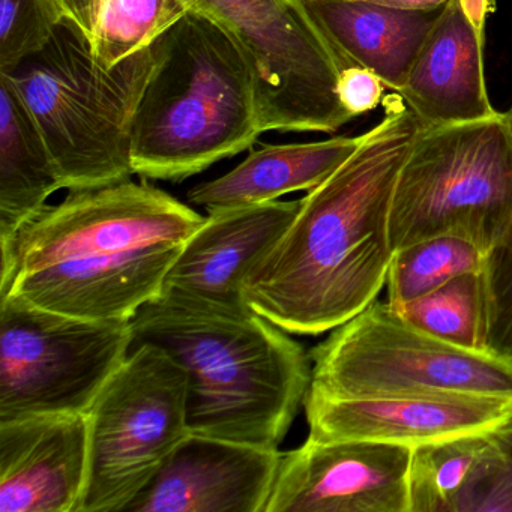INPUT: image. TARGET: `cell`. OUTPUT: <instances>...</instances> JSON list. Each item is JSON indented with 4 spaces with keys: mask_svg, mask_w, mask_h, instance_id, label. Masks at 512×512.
I'll use <instances>...</instances> for the list:
<instances>
[{
    "mask_svg": "<svg viewBox=\"0 0 512 512\" xmlns=\"http://www.w3.org/2000/svg\"><path fill=\"white\" fill-rule=\"evenodd\" d=\"M382 121L325 182L244 281L251 310L289 334L320 335L376 301L394 256L392 197L418 119L388 97Z\"/></svg>",
    "mask_w": 512,
    "mask_h": 512,
    "instance_id": "6da1fadb",
    "label": "cell"
},
{
    "mask_svg": "<svg viewBox=\"0 0 512 512\" xmlns=\"http://www.w3.org/2000/svg\"><path fill=\"white\" fill-rule=\"evenodd\" d=\"M203 223L148 182L70 191L0 247V296L80 319L131 322L163 293Z\"/></svg>",
    "mask_w": 512,
    "mask_h": 512,
    "instance_id": "7a4b0ae2",
    "label": "cell"
},
{
    "mask_svg": "<svg viewBox=\"0 0 512 512\" xmlns=\"http://www.w3.org/2000/svg\"><path fill=\"white\" fill-rule=\"evenodd\" d=\"M134 344H152L187 371L193 434L278 449L311 385L304 347L251 308L161 293L131 320Z\"/></svg>",
    "mask_w": 512,
    "mask_h": 512,
    "instance_id": "3957f363",
    "label": "cell"
},
{
    "mask_svg": "<svg viewBox=\"0 0 512 512\" xmlns=\"http://www.w3.org/2000/svg\"><path fill=\"white\" fill-rule=\"evenodd\" d=\"M155 49L134 119V175L184 181L256 143L263 134L257 77L232 32L190 10Z\"/></svg>",
    "mask_w": 512,
    "mask_h": 512,
    "instance_id": "277c9868",
    "label": "cell"
},
{
    "mask_svg": "<svg viewBox=\"0 0 512 512\" xmlns=\"http://www.w3.org/2000/svg\"><path fill=\"white\" fill-rule=\"evenodd\" d=\"M155 61L154 43L104 67L88 35L65 17L40 52L5 73L43 134L62 188L106 187L134 175V119Z\"/></svg>",
    "mask_w": 512,
    "mask_h": 512,
    "instance_id": "5b68a950",
    "label": "cell"
},
{
    "mask_svg": "<svg viewBox=\"0 0 512 512\" xmlns=\"http://www.w3.org/2000/svg\"><path fill=\"white\" fill-rule=\"evenodd\" d=\"M394 250L457 235L491 254L512 233V136L505 115L419 127L392 197Z\"/></svg>",
    "mask_w": 512,
    "mask_h": 512,
    "instance_id": "8992f818",
    "label": "cell"
},
{
    "mask_svg": "<svg viewBox=\"0 0 512 512\" xmlns=\"http://www.w3.org/2000/svg\"><path fill=\"white\" fill-rule=\"evenodd\" d=\"M308 391L353 397L463 394L512 400V353L455 346L371 302L310 352Z\"/></svg>",
    "mask_w": 512,
    "mask_h": 512,
    "instance_id": "52a82bcc",
    "label": "cell"
},
{
    "mask_svg": "<svg viewBox=\"0 0 512 512\" xmlns=\"http://www.w3.org/2000/svg\"><path fill=\"white\" fill-rule=\"evenodd\" d=\"M187 371L152 344H134L86 413L89 473L79 512H125L190 436Z\"/></svg>",
    "mask_w": 512,
    "mask_h": 512,
    "instance_id": "ba28073f",
    "label": "cell"
},
{
    "mask_svg": "<svg viewBox=\"0 0 512 512\" xmlns=\"http://www.w3.org/2000/svg\"><path fill=\"white\" fill-rule=\"evenodd\" d=\"M133 346L131 322L80 319L0 296V422L88 413Z\"/></svg>",
    "mask_w": 512,
    "mask_h": 512,
    "instance_id": "9c48e42d",
    "label": "cell"
},
{
    "mask_svg": "<svg viewBox=\"0 0 512 512\" xmlns=\"http://www.w3.org/2000/svg\"><path fill=\"white\" fill-rule=\"evenodd\" d=\"M182 2L232 32L250 56L263 134H334L352 121L337 92L341 71L349 64L301 0Z\"/></svg>",
    "mask_w": 512,
    "mask_h": 512,
    "instance_id": "30bf717a",
    "label": "cell"
},
{
    "mask_svg": "<svg viewBox=\"0 0 512 512\" xmlns=\"http://www.w3.org/2000/svg\"><path fill=\"white\" fill-rule=\"evenodd\" d=\"M412 449L319 440L281 454L265 512H410Z\"/></svg>",
    "mask_w": 512,
    "mask_h": 512,
    "instance_id": "8fae6325",
    "label": "cell"
},
{
    "mask_svg": "<svg viewBox=\"0 0 512 512\" xmlns=\"http://www.w3.org/2000/svg\"><path fill=\"white\" fill-rule=\"evenodd\" d=\"M308 436L364 440L415 449L494 430L512 415V400L463 394L335 395L307 392Z\"/></svg>",
    "mask_w": 512,
    "mask_h": 512,
    "instance_id": "7c38bea8",
    "label": "cell"
},
{
    "mask_svg": "<svg viewBox=\"0 0 512 512\" xmlns=\"http://www.w3.org/2000/svg\"><path fill=\"white\" fill-rule=\"evenodd\" d=\"M278 449L191 433L125 512H265Z\"/></svg>",
    "mask_w": 512,
    "mask_h": 512,
    "instance_id": "4fadbf2b",
    "label": "cell"
},
{
    "mask_svg": "<svg viewBox=\"0 0 512 512\" xmlns=\"http://www.w3.org/2000/svg\"><path fill=\"white\" fill-rule=\"evenodd\" d=\"M88 473L86 413L0 422V512H79Z\"/></svg>",
    "mask_w": 512,
    "mask_h": 512,
    "instance_id": "5bb4252c",
    "label": "cell"
},
{
    "mask_svg": "<svg viewBox=\"0 0 512 512\" xmlns=\"http://www.w3.org/2000/svg\"><path fill=\"white\" fill-rule=\"evenodd\" d=\"M301 200L209 211L167 275L163 293L223 308H250L244 281L298 214Z\"/></svg>",
    "mask_w": 512,
    "mask_h": 512,
    "instance_id": "9a60e30c",
    "label": "cell"
},
{
    "mask_svg": "<svg viewBox=\"0 0 512 512\" xmlns=\"http://www.w3.org/2000/svg\"><path fill=\"white\" fill-rule=\"evenodd\" d=\"M484 46L485 32L458 0H448L397 92L419 124L442 127L500 115L488 97Z\"/></svg>",
    "mask_w": 512,
    "mask_h": 512,
    "instance_id": "2e32d148",
    "label": "cell"
},
{
    "mask_svg": "<svg viewBox=\"0 0 512 512\" xmlns=\"http://www.w3.org/2000/svg\"><path fill=\"white\" fill-rule=\"evenodd\" d=\"M349 67L376 74L400 92L440 10H404L371 0H301Z\"/></svg>",
    "mask_w": 512,
    "mask_h": 512,
    "instance_id": "e0dca14e",
    "label": "cell"
},
{
    "mask_svg": "<svg viewBox=\"0 0 512 512\" xmlns=\"http://www.w3.org/2000/svg\"><path fill=\"white\" fill-rule=\"evenodd\" d=\"M361 136L322 142L268 145L251 152L221 178L191 188L188 200L209 211L275 202L295 191H311L325 182L361 146Z\"/></svg>",
    "mask_w": 512,
    "mask_h": 512,
    "instance_id": "ac0fdd59",
    "label": "cell"
},
{
    "mask_svg": "<svg viewBox=\"0 0 512 512\" xmlns=\"http://www.w3.org/2000/svg\"><path fill=\"white\" fill-rule=\"evenodd\" d=\"M58 190L43 134L10 77L0 73V247L11 244Z\"/></svg>",
    "mask_w": 512,
    "mask_h": 512,
    "instance_id": "d6986e66",
    "label": "cell"
},
{
    "mask_svg": "<svg viewBox=\"0 0 512 512\" xmlns=\"http://www.w3.org/2000/svg\"><path fill=\"white\" fill-rule=\"evenodd\" d=\"M500 460L494 430L464 434L412 449L410 512H455Z\"/></svg>",
    "mask_w": 512,
    "mask_h": 512,
    "instance_id": "ffe728a7",
    "label": "cell"
},
{
    "mask_svg": "<svg viewBox=\"0 0 512 512\" xmlns=\"http://www.w3.org/2000/svg\"><path fill=\"white\" fill-rule=\"evenodd\" d=\"M392 307L413 325L455 346L491 349V293L487 271L452 278L427 295Z\"/></svg>",
    "mask_w": 512,
    "mask_h": 512,
    "instance_id": "44dd1931",
    "label": "cell"
},
{
    "mask_svg": "<svg viewBox=\"0 0 512 512\" xmlns=\"http://www.w3.org/2000/svg\"><path fill=\"white\" fill-rule=\"evenodd\" d=\"M491 253L457 235H440L398 248L386 278V301L403 305L469 272L487 271Z\"/></svg>",
    "mask_w": 512,
    "mask_h": 512,
    "instance_id": "7402d4cb",
    "label": "cell"
},
{
    "mask_svg": "<svg viewBox=\"0 0 512 512\" xmlns=\"http://www.w3.org/2000/svg\"><path fill=\"white\" fill-rule=\"evenodd\" d=\"M190 10L182 0H104L92 52L101 64L113 67L152 46Z\"/></svg>",
    "mask_w": 512,
    "mask_h": 512,
    "instance_id": "603a6c76",
    "label": "cell"
},
{
    "mask_svg": "<svg viewBox=\"0 0 512 512\" xmlns=\"http://www.w3.org/2000/svg\"><path fill=\"white\" fill-rule=\"evenodd\" d=\"M65 17L59 0H0V73L40 52Z\"/></svg>",
    "mask_w": 512,
    "mask_h": 512,
    "instance_id": "cb8c5ba5",
    "label": "cell"
},
{
    "mask_svg": "<svg viewBox=\"0 0 512 512\" xmlns=\"http://www.w3.org/2000/svg\"><path fill=\"white\" fill-rule=\"evenodd\" d=\"M500 460L493 472L470 490L455 512H512V415L494 428Z\"/></svg>",
    "mask_w": 512,
    "mask_h": 512,
    "instance_id": "d4e9b609",
    "label": "cell"
},
{
    "mask_svg": "<svg viewBox=\"0 0 512 512\" xmlns=\"http://www.w3.org/2000/svg\"><path fill=\"white\" fill-rule=\"evenodd\" d=\"M491 293V349L512 353V233L491 254L487 269Z\"/></svg>",
    "mask_w": 512,
    "mask_h": 512,
    "instance_id": "484cf974",
    "label": "cell"
},
{
    "mask_svg": "<svg viewBox=\"0 0 512 512\" xmlns=\"http://www.w3.org/2000/svg\"><path fill=\"white\" fill-rule=\"evenodd\" d=\"M385 88L382 80L367 68L347 67L341 71L337 92L344 109L356 118L379 107Z\"/></svg>",
    "mask_w": 512,
    "mask_h": 512,
    "instance_id": "4316f807",
    "label": "cell"
},
{
    "mask_svg": "<svg viewBox=\"0 0 512 512\" xmlns=\"http://www.w3.org/2000/svg\"><path fill=\"white\" fill-rule=\"evenodd\" d=\"M103 2L104 0H59L65 16L73 20L91 41L94 38L95 25H97Z\"/></svg>",
    "mask_w": 512,
    "mask_h": 512,
    "instance_id": "83f0119b",
    "label": "cell"
},
{
    "mask_svg": "<svg viewBox=\"0 0 512 512\" xmlns=\"http://www.w3.org/2000/svg\"><path fill=\"white\" fill-rule=\"evenodd\" d=\"M467 19L481 32H485L488 16H490L493 5L491 0H458Z\"/></svg>",
    "mask_w": 512,
    "mask_h": 512,
    "instance_id": "f1b7e54d",
    "label": "cell"
},
{
    "mask_svg": "<svg viewBox=\"0 0 512 512\" xmlns=\"http://www.w3.org/2000/svg\"><path fill=\"white\" fill-rule=\"evenodd\" d=\"M371 2L389 5V7L404 8V10L431 11L442 8L448 0H371Z\"/></svg>",
    "mask_w": 512,
    "mask_h": 512,
    "instance_id": "f546056e",
    "label": "cell"
},
{
    "mask_svg": "<svg viewBox=\"0 0 512 512\" xmlns=\"http://www.w3.org/2000/svg\"><path fill=\"white\" fill-rule=\"evenodd\" d=\"M503 115H505L506 125H508L509 133H511L512 136V106L509 107L508 112L503 113Z\"/></svg>",
    "mask_w": 512,
    "mask_h": 512,
    "instance_id": "4dcf8cb0",
    "label": "cell"
}]
</instances>
